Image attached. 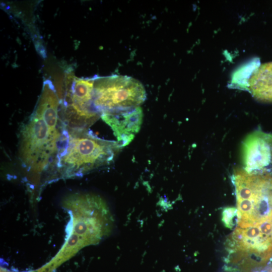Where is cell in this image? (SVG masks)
<instances>
[{"mask_svg":"<svg viewBox=\"0 0 272 272\" xmlns=\"http://www.w3.org/2000/svg\"><path fill=\"white\" fill-rule=\"evenodd\" d=\"M236 216H237V210L234 207H227L223 210L222 221L226 227L230 229L233 228Z\"/></svg>","mask_w":272,"mask_h":272,"instance_id":"cell-11","label":"cell"},{"mask_svg":"<svg viewBox=\"0 0 272 272\" xmlns=\"http://www.w3.org/2000/svg\"><path fill=\"white\" fill-rule=\"evenodd\" d=\"M249 86L256 99L272 103V62L262 64L254 71L250 79Z\"/></svg>","mask_w":272,"mask_h":272,"instance_id":"cell-10","label":"cell"},{"mask_svg":"<svg viewBox=\"0 0 272 272\" xmlns=\"http://www.w3.org/2000/svg\"><path fill=\"white\" fill-rule=\"evenodd\" d=\"M121 148L117 142L100 139L86 129L65 128L55 164L64 176L83 175L110 164Z\"/></svg>","mask_w":272,"mask_h":272,"instance_id":"cell-1","label":"cell"},{"mask_svg":"<svg viewBox=\"0 0 272 272\" xmlns=\"http://www.w3.org/2000/svg\"><path fill=\"white\" fill-rule=\"evenodd\" d=\"M232 181L237 197L238 224L243 225L272 217V176L237 169Z\"/></svg>","mask_w":272,"mask_h":272,"instance_id":"cell-3","label":"cell"},{"mask_svg":"<svg viewBox=\"0 0 272 272\" xmlns=\"http://www.w3.org/2000/svg\"><path fill=\"white\" fill-rule=\"evenodd\" d=\"M62 135L33 111L20 129L19 155L22 165L28 171L40 173L55 164Z\"/></svg>","mask_w":272,"mask_h":272,"instance_id":"cell-2","label":"cell"},{"mask_svg":"<svg viewBox=\"0 0 272 272\" xmlns=\"http://www.w3.org/2000/svg\"><path fill=\"white\" fill-rule=\"evenodd\" d=\"M242 158L248 173L272 170V134L255 130L247 135L242 146Z\"/></svg>","mask_w":272,"mask_h":272,"instance_id":"cell-7","label":"cell"},{"mask_svg":"<svg viewBox=\"0 0 272 272\" xmlns=\"http://www.w3.org/2000/svg\"><path fill=\"white\" fill-rule=\"evenodd\" d=\"M228 242L233 261L248 264L265 261L272 254V217L238 226Z\"/></svg>","mask_w":272,"mask_h":272,"instance_id":"cell-5","label":"cell"},{"mask_svg":"<svg viewBox=\"0 0 272 272\" xmlns=\"http://www.w3.org/2000/svg\"><path fill=\"white\" fill-rule=\"evenodd\" d=\"M146 99L144 86L127 76H95L93 105L101 114L134 108Z\"/></svg>","mask_w":272,"mask_h":272,"instance_id":"cell-4","label":"cell"},{"mask_svg":"<svg viewBox=\"0 0 272 272\" xmlns=\"http://www.w3.org/2000/svg\"><path fill=\"white\" fill-rule=\"evenodd\" d=\"M59 100L51 82L46 80L34 112L40 115L53 131L62 133L59 125Z\"/></svg>","mask_w":272,"mask_h":272,"instance_id":"cell-9","label":"cell"},{"mask_svg":"<svg viewBox=\"0 0 272 272\" xmlns=\"http://www.w3.org/2000/svg\"><path fill=\"white\" fill-rule=\"evenodd\" d=\"M102 119L111 128L121 147L129 144L139 132L143 121L142 108L138 107L112 113H102Z\"/></svg>","mask_w":272,"mask_h":272,"instance_id":"cell-8","label":"cell"},{"mask_svg":"<svg viewBox=\"0 0 272 272\" xmlns=\"http://www.w3.org/2000/svg\"><path fill=\"white\" fill-rule=\"evenodd\" d=\"M66 79V90L59 101L63 107L65 123L69 128L85 129L101 115L93 105L95 76L79 79L70 74Z\"/></svg>","mask_w":272,"mask_h":272,"instance_id":"cell-6","label":"cell"}]
</instances>
